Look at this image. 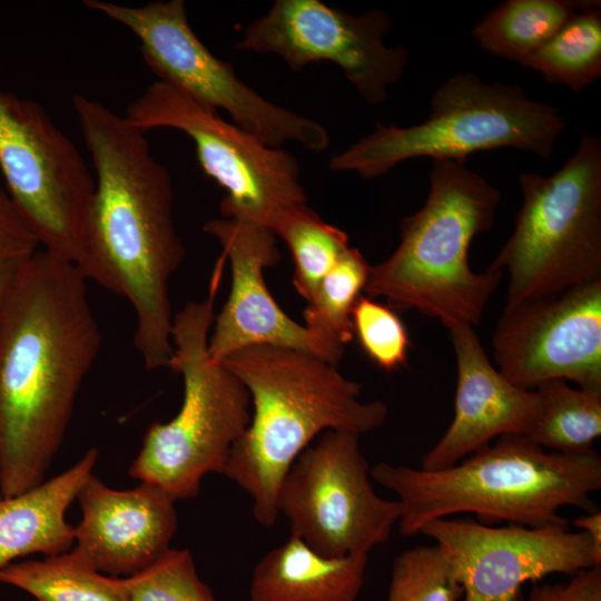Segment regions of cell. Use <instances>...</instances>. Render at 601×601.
<instances>
[{
	"label": "cell",
	"mask_w": 601,
	"mask_h": 601,
	"mask_svg": "<svg viewBox=\"0 0 601 601\" xmlns=\"http://www.w3.org/2000/svg\"><path fill=\"white\" fill-rule=\"evenodd\" d=\"M89 280L40 249L0 314V493L45 480L101 346Z\"/></svg>",
	"instance_id": "cell-1"
},
{
	"label": "cell",
	"mask_w": 601,
	"mask_h": 601,
	"mask_svg": "<svg viewBox=\"0 0 601 601\" xmlns=\"http://www.w3.org/2000/svg\"><path fill=\"white\" fill-rule=\"evenodd\" d=\"M72 105L96 170L89 217L95 282L131 304L134 344L145 367H169V283L186 256L170 175L152 156L145 132L125 116L82 95H75Z\"/></svg>",
	"instance_id": "cell-2"
},
{
	"label": "cell",
	"mask_w": 601,
	"mask_h": 601,
	"mask_svg": "<svg viewBox=\"0 0 601 601\" xmlns=\"http://www.w3.org/2000/svg\"><path fill=\"white\" fill-rule=\"evenodd\" d=\"M223 363L247 388L248 427L233 446L224 475L253 501V515L266 528L278 518L279 485L312 440L329 430L358 435L381 427L388 406L361 401L362 386L337 365L307 352L254 345Z\"/></svg>",
	"instance_id": "cell-3"
},
{
	"label": "cell",
	"mask_w": 601,
	"mask_h": 601,
	"mask_svg": "<svg viewBox=\"0 0 601 601\" xmlns=\"http://www.w3.org/2000/svg\"><path fill=\"white\" fill-rule=\"evenodd\" d=\"M371 477L396 494L397 525L405 536L433 520L467 512L487 525H569L559 513L563 506L598 510L591 494L601 489V456L594 450L562 454L526 435L508 434L447 469L380 462Z\"/></svg>",
	"instance_id": "cell-4"
},
{
	"label": "cell",
	"mask_w": 601,
	"mask_h": 601,
	"mask_svg": "<svg viewBox=\"0 0 601 601\" xmlns=\"http://www.w3.org/2000/svg\"><path fill=\"white\" fill-rule=\"evenodd\" d=\"M425 204L400 223V244L384 262L371 265L363 293L385 298L393 311L415 309L447 328L474 326L503 273L473 272L469 248L494 220L501 193L464 161L433 159Z\"/></svg>",
	"instance_id": "cell-5"
},
{
	"label": "cell",
	"mask_w": 601,
	"mask_h": 601,
	"mask_svg": "<svg viewBox=\"0 0 601 601\" xmlns=\"http://www.w3.org/2000/svg\"><path fill=\"white\" fill-rule=\"evenodd\" d=\"M219 256L208 296L174 315L169 368L181 375L183 402L168 422H154L128 474L160 487L174 501L195 499L204 476L224 474L229 453L252 418L250 395L223 363L211 359L208 339L225 267Z\"/></svg>",
	"instance_id": "cell-6"
},
{
	"label": "cell",
	"mask_w": 601,
	"mask_h": 601,
	"mask_svg": "<svg viewBox=\"0 0 601 601\" xmlns=\"http://www.w3.org/2000/svg\"><path fill=\"white\" fill-rule=\"evenodd\" d=\"M564 128L556 107L530 99L519 86L457 73L433 93L426 120L406 128L377 122L370 135L335 155L329 168L372 179L413 158L465 162L476 151L508 147L546 159Z\"/></svg>",
	"instance_id": "cell-7"
},
{
	"label": "cell",
	"mask_w": 601,
	"mask_h": 601,
	"mask_svg": "<svg viewBox=\"0 0 601 601\" xmlns=\"http://www.w3.org/2000/svg\"><path fill=\"white\" fill-rule=\"evenodd\" d=\"M522 205L489 267L506 273L504 307L601 279V140L583 132L555 174L521 173Z\"/></svg>",
	"instance_id": "cell-8"
},
{
	"label": "cell",
	"mask_w": 601,
	"mask_h": 601,
	"mask_svg": "<svg viewBox=\"0 0 601 601\" xmlns=\"http://www.w3.org/2000/svg\"><path fill=\"white\" fill-rule=\"evenodd\" d=\"M0 169L42 249L95 282L89 247L95 180L78 148L39 104L2 91Z\"/></svg>",
	"instance_id": "cell-9"
},
{
	"label": "cell",
	"mask_w": 601,
	"mask_h": 601,
	"mask_svg": "<svg viewBox=\"0 0 601 601\" xmlns=\"http://www.w3.org/2000/svg\"><path fill=\"white\" fill-rule=\"evenodd\" d=\"M125 117L144 132L173 128L193 140L201 169L227 193L219 204L224 218L273 233L287 213L307 205L290 152L266 145L162 81L149 85Z\"/></svg>",
	"instance_id": "cell-10"
},
{
	"label": "cell",
	"mask_w": 601,
	"mask_h": 601,
	"mask_svg": "<svg viewBox=\"0 0 601 601\" xmlns=\"http://www.w3.org/2000/svg\"><path fill=\"white\" fill-rule=\"evenodd\" d=\"M97 11L127 27L140 40V53L162 81L203 106L228 112L235 125L268 146L287 141L308 150L329 145L317 121L277 106L239 79L233 66L217 58L191 29L183 0L128 7L100 1Z\"/></svg>",
	"instance_id": "cell-11"
},
{
	"label": "cell",
	"mask_w": 601,
	"mask_h": 601,
	"mask_svg": "<svg viewBox=\"0 0 601 601\" xmlns=\"http://www.w3.org/2000/svg\"><path fill=\"white\" fill-rule=\"evenodd\" d=\"M359 436L324 432L297 456L278 489V514L288 520L290 535L324 556L368 554L388 540L401 518L400 502L374 491Z\"/></svg>",
	"instance_id": "cell-12"
},
{
	"label": "cell",
	"mask_w": 601,
	"mask_h": 601,
	"mask_svg": "<svg viewBox=\"0 0 601 601\" xmlns=\"http://www.w3.org/2000/svg\"><path fill=\"white\" fill-rule=\"evenodd\" d=\"M391 29V18L382 10L355 16L319 0H277L246 27L236 48L275 53L294 71L333 62L366 102L378 105L408 60L405 47L385 45Z\"/></svg>",
	"instance_id": "cell-13"
},
{
	"label": "cell",
	"mask_w": 601,
	"mask_h": 601,
	"mask_svg": "<svg viewBox=\"0 0 601 601\" xmlns=\"http://www.w3.org/2000/svg\"><path fill=\"white\" fill-rule=\"evenodd\" d=\"M418 534L445 552L463 601H522L525 582L601 565L590 536L571 532L569 525L494 526L443 518L423 525Z\"/></svg>",
	"instance_id": "cell-14"
},
{
	"label": "cell",
	"mask_w": 601,
	"mask_h": 601,
	"mask_svg": "<svg viewBox=\"0 0 601 601\" xmlns=\"http://www.w3.org/2000/svg\"><path fill=\"white\" fill-rule=\"evenodd\" d=\"M492 347L497 371L519 387L564 380L601 391V279L504 307Z\"/></svg>",
	"instance_id": "cell-15"
},
{
	"label": "cell",
	"mask_w": 601,
	"mask_h": 601,
	"mask_svg": "<svg viewBox=\"0 0 601 601\" xmlns=\"http://www.w3.org/2000/svg\"><path fill=\"white\" fill-rule=\"evenodd\" d=\"M221 246L231 272L230 292L214 318L208 339L213 361L254 345L307 352L337 365L344 348L334 346L289 317L272 296L264 277L280 259L277 237L249 223L213 218L203 227Z\"/></svg>",
	"instance_id": "cell-16"
},
{
	"label": "cell",
	"mask_w": 601,
	"mask_h": 601,
	"mask_svg": "<svg viewBox=\"0 0 601 601\" xmlns=\"http://www.w3.org/2000/svg\"><path fill=\"white\" fill-rule=\"evenodd\" d=\"M76 500L81 520L75 526L72 550L99 572L129 577L171 549L178 528L176 501L160 487L140 482L116 490L92 473Z\"/></svg>",
	"instance_id": "cell-17"
},
{
	"label": "cell",
	"mask_w": 601,
	"mask_h": 601,
	"mask_svg": "<svg viewBox=\"0 0 601 601\" xmlns=\"http://www.w3.org/2000/svg\"><path fill=\"white\" fill-rule=\"evenodd\" d=\"M447 329L457 370L454 416L422 459L421 469L428 471L451 467L495 437L528 435L540 412L536 391L512 384L497 371L474 326L456 323Z\"/></svg>",
	"instance_id": "cell-18"
},
{
	"label": "cell",
	"mask_w": 601,
	"mask_h": 601,
	"mask_svg": "<svg viewBox=\"0 0 601 601\" xmlns=\"http://www.w3.org/2000/svg\"><path fill=\"white\" fill-rule=\"evenodd\" d=\"M98 450L90 447L60 474L13 496L0 493V571L20 559L69 551L75 526L66 513L93 473Z\"/></svg>",
	"instance_id": "cell-19"
},
{
	"label": "cell",
	"mask_w": 601,
	"mask_h": 601,
	"mask_svg": "<svg viewBox=\"0 0 601 601\" xmlns=\"http://www.w3.org/2000/svg\"><path fill=\"white\" fill-rule=\"evenodd\" d=\"M368 554L324 556L303 540L268 551L253 570L250 601H355L364 585Z\"/></svg>",
	"instance_id": "cell-20"
},
{
	"label": "cell",
	"mask_w": 601,
	"mask_h": 601,
	"mask_svg": "<svg viewBox=\"0 0 601 601\" xmlns=\"http://www.w3.org/2000/svg\"><path fill=\"white\" fill-rule=\"evenodd\" d=\"M599 0H506L473 28L487 52L520 65L543 46L575 12Z\"/></svg>",
	"instance_id": "cell-21"
},
{
	"label": "cell",
	"mask_w": 601,
	"mask_h": 601,
	"mask_svg": "<svg viewBox=\"0 0 601 601\" xmlns=\"http://www.w3.org/2000/svg\"><path fill=\"white\" fill-rule=\"evenodd\" d=\"M0 583L36 601H128L121 578L99 572L73 550L13 562L0 571Z\"/></svg>",
	"instance_id": "cell-22"
},
{
	"label": "cell",
	"mask_w": 601,
	"mask_h": 601,
	"mask_svg": "<svg viewBox=\"0 0 601 601\" xmlns=\"http://www.w3.org/2000/svg\"><path fill=\"white\" fill-rule=\"evenodd\" d=\"M538 418L526 435L541 447L562 454H583L601 435V391L572 387L551 380L534 388Z\"/></svg>",
	"instance_id": "cell-23"
},
{
	"label": "cell",
	"mask_w": 601,
	"mask_h": 601,
	"mask_svg": "<svg viewBox=\"0 0 601 601\" xmlns=\"http://www.w3.org/2000/svg\"><path fill=\"white\" fill-rule=\"evenodd\" d=\"M522 67L578 93L601 76V6L575 12Z\"/></svg>",
	"instance_id": "cell-24"
},
{
	"label": "cell",
	"mask_w": 601,
	"mask_h": 601,
	"mask_svg": "<svg viewBox=\"0 0 601 601\" xmlns=\"http://www.w3.org/2000/svg\"><path fill=\"white\" fill-rule=\"evenodd\" d=\"M273 234L282 238L290 252L293 285L306 302L351 247L348 236L343 230L325 223L307 205L287 213Z\"/></svg>",
	"instance_id": "cell-25"
},
{
	"label": "cell",
	"mask_w": 601,
	"mask_h": 601,
	"mask_svg": "<svg viewBox=\"0 0 601 601\" xmlns=\"http://www.w3.org/2000/svg\"><path fill=\"white\" fill-rule=\"evenodd\" d=\"M370 266L357 248L349 247L307 300L305 326L325 342L344 348L354 338L352 311L364 290Z\"/></svg>",
	"instance_id": "cell-26"
},
{
	"label": "cell",
	"mask_w": 601,
	"mask_h": 601,
	"mask_svg": "<svg viewBox=\"0 0 601 601\" xmlns=\"http://www.w3.org/2000/svg\"><path fill=\"white\" fill-rule=\"evenodd\" d=\"M462 595L463 589L437 544L408 549L394 559L387 601H459Z\"/></svg>",
	"instance_id": "cell-27"
},
{
	"label": "cell",
	"mask_w": 601,
	"mask_h": 601,
	"mask_svg": "<svg viewBox=\"0 0 601 601\" xmlns=\"http://www.w3.org/2000/svg\"><path fill=\"white\" fill-rule=\"evenodd\" d=\"M121 581L128 601H217L187 549H170L150 566Z\"/></svg>",
	"instance_id": "cell-28"
},
{
	"label": "cell",
	"mask_w": 601,
	"mask_h": 601,
	"mask_svg": "<svg viewBox=\"0 0 601 601\" xmlns=\"http://www.w3.org/2000/svg\"><path fill=\"white\" fill-rule=\"evenodd\" d=\"M352 324L363 352L381 370L393 372L407 365L408 333L391 307L361 295L352 311Z\"/></svg>",
	"instance_id": "cell-29"
},
{
	"label": "cell",
	"mask_w": 601,
	"mask_h": 601,
	"mask_svg": "<svg viewBox=\"0 0 601 601\" xmlns=\"http://www.w3.org/2000/svg\"><path fill=\"white\" fill-rule=\"evenodd\" d=\"M39 245L37 235L8 193L0 189V314Z\"/></svg>",
	"instance_id": "cell-30"
},
{
	"label": "cell",
	"mask_w": 601,
	"mask_h": 601,
	"mask_svg": "<svg viewBox=\"0 0 601 601\" xmlns=\"http://www.w3.org/2000/svg\"><path fill=\"white\" fill-rule=\"evenodd\" d=\"M528 601H601V565L581 570L563 583H539Z\"/></svg>",
	"instance_id": "cell-31"
},
{
	"label": "cell",
	"mask_w": 601,
	"mask_h": 601,
	"mask_svg": "<svg viewBox=\"0 0 601 601\" xmlns=\"http://www.w3.org/2000/svg\"><path fill=\"white\" fill-rule=\"evenodd\" d=\"M573 524L590 536L597 555L601 558V512H587L585 515L574 519Z\"/></svg>",
	"instance_id": "cell-32"
}]
</instances>
